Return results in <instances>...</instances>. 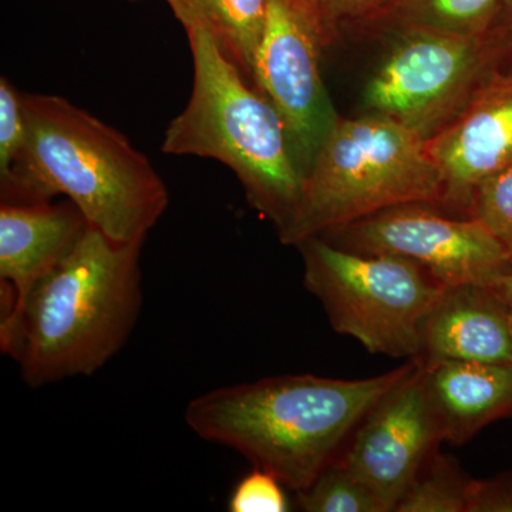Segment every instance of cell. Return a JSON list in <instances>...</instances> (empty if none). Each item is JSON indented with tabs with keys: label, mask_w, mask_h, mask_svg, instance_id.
<instances>
[{
	"label": "cell",
	"mask_w": 512,
	"mask_h": 512,
	"mask_svg": "<svg viewBox=\"0 0 512 512\" xmlns=\"http://www.w3.org/2000/svg\"><path fill=\"white\" fill-rule=\"evenodd\" d=\"M26 138L2 201L62 197L117 242H144L170 195L151 161L116 128L56 94L23 93Z\"/></svg>",
	"instance_id": "1"
},
{
	"label": "cell",
	"mask_w": 512,
	"mask_h": 512,
	"mask_svg": "<svg viewBox=\"0 0 512 512\" xmlns=\"http://www.w3.org/2000/svg\"><path fill=\"white\" fill-rule=\"evenodd\" d=\"M413 365L370 379L286 375L234 384L195 397L184 417L200 439L238 451L299 493L338 460L349 434Z\"/></svg>",
	"instance_id": "2"
},
{
	"label": "cell",
	"mask_w": 512,
	"mask_h": 512,
	"mask_svg": "<svg viewBox=\"0 0 512 512\" xmlns=\"http://www.w3.org/2000/svg\"><path fill=\"white\" fill-rule=\"evenodd\" d=\"M89 224L76 247L0 329V348L32 387L99 372L126 345L143 306L141 248Z\"/></svg>",
	"instance_id": "3"
},
{
	"label": "cell",
	"mask_w": 512,
	"mask_h": 512,
	"mask_svg": "<svg viewBox=\"0 0 512 512\" xmlns=\"http://www.w3.org/2000/svg\"><path fill=\"white\" fill-rule=\"evenodd\" d=\"M187 35L194 84L187 106L165 130L163 153L227 165L249 204L279 232L298 207L305 180L284 121L208 33Z\"/></svg>",
	"instance_id": "4"
},
{
	"label": "cell",
	"mask_w": 512,
	"mask_h": 512,
	"mask_svg": "<svg viewBox=\"0 0 512 512\" xmlns=\"http://www.w3.org/2000/svg\"><path fill=\"white\" fill-rule=\"evenodd\" d=\"M443 178L427 141L379 116L340 117L303 180L301 200L278 232L296 245L403 204H443Z\"/></svg>",
	"instance_id": "5"
},
{
	"label": "cell",
	"mask_w": 512,
	"mask_h": 512,
	"mask_svg": "<svg viewBox=\"0 0 512 512\" xmlns=\"http://www.w3.org/2000/svg\"><path fill=\"white\" fill-rule=\"evenodd\" d=\"M303 284L340 335L375 355L417 359L423 323L446 286L421 266L393 255L349 251L312 237L298 245Z\"/></svg>",
	"instance_id": "6"
},
{
	"label": "cell",
	"mask_w": 512,
	"mask_h": 512,
	"mask_svg": "<svg viewBox=\"0 0 512 512\" xmlns=\"http://www.w3.org/2000/svg\"><path fill=\"white\" fill-rule=\"evenodd\" d=\"M394 37L367 80L363 107L429 141L491 72L484 39L424 29L397 30Z\"/></svg>",
	"instance_id": "7"
},
{
	"label": "cell",
	"mask_w": 512,
	"mask_h": 512,
	"mask_svg": "<svg viewBox=\"0 0 512 512\" xmlns=\"http://www.w3.org/2000/svg\"><path fill=\"white\" fill-rule=\"evenodd\" d=\"M436 207L397 205L320 237L359 254L409 259L444 286L493 285L511 274L510 255L483 222L448 217Z\"/></svg>",
	"instance_id": "8"
},
{
	"label": "cell",
	"mask_w": 512,
	"mask_h": 512,
	"mask_svg": "<svg viewBox=\"0 0 512 512\" xmlns=\"http://www.w3.org/2000/svg\"><path fill=\"white\" fill-rule=\"evenodd\" d=\"M444 441L443 429L414 359L399 380L357 426L349 450L339 458L386 505L396 511L424 464Z\"/></svg>",
	"instance_id": "9"
},
{
	"label": "cell",
	"mask_w": 512,
	"mask_h": 512,
	"mask_svg": "<svg viewBox=\"0 0 512 512\" xmlns=\"http://www.w3.org/2000/svg\"><path fill=\"white\" fill-rule=\"evenodd\" d=\"M322 52L318 39L286 0H268L252 83L284 121L305 175L338 119L320 76Z\"/></svg>",
	"instance_id": "10"
},
{
	"label": "cell",
	"mask_w": 512,
	"mask_h": 512,
	"mask_svg": "<svg viewBox=\"0 0 512 512\" xmlns=\"http://www.w3.org/2000/svg\"><path fill=\"white\" fill-rule=\"evenodd\" d=\"M427 148L443 178L441 205L470 215L478 185L512 164V69L491 70Z\"/></svg>",
	"instance_id": "11"
},
{
	"label": "cell",
	"mask_w": 512,
	"mask_h": 512,
	"mask_svg": "<svg viewBox=\"0 0 512 512\" xmlns=\"http://www.w3.org/2000/svg\"><path fill=\"white\" fill-rule=\"evenodd\" d=\"M89 227L66 200L0 205V329L18 318L30 292L76 247Z\"/></svg>",
	"instance_id": "12"
},
{
	"label": "cell",
	"mask_w": 512,
	"mask_h": 512,
	"mask_svg": "<svg viewBox=\"0 0 512 512\" xmlns=\"http://www.w3.org/2000/svg\"><path fill=\"white\" fill-rule=\"evenodd\" d=\"M419 359L512 366L511 303L493 285L446 286L424 320Z\"/></svg>",
	"instance_id": "13"
},
{
	"label": "cell",
	"mask_w": 512,
	"mask_h": 512,
	"mask_svg": "<svg viewBox=\"0 0 512 512\" xmlns=\"http://www.w3.org/2000/svg\"><path fill=\"white\" fill-rule=\"evenodd\" d=\"M420 360L444 441L461 446L488 424L512 414V366Z\"/></svg>",
	"instance_id": "14"
},
{
	"label": "cell",
	"mask_w": 512,
	"mask_h": 512,
	"mask_svg": "<svg viewBox=\"0 0 512 512\" xmlns=\"http://www.w3.org/2000/svg\"><path fill=\"white\" fill-rule=\"evenodd\" d=\"M187 32L202 30L252 80L268 0H165Z\"/></svg>",
	"instance_id": "15"
},
{
	"label": "cell",
	"mask_w": 512,
	"mask_h": 512,
	"mask_svg": "<svg viewBox=\"0 0 512 512\" xmlns=\"http://www.w3.org/2000/svg\"><path fill=\"white\" fill-rule=\"evenodd\" d=\"M504 0H397L380 26L484 39Z\"/></svg>",
	"instance_id": "16"
},
{
	"label": "cell",
	"mask_w": 512,
	"mask_h": 512,
	"mask_svg": "<svg viewBox=\"0 0 512 512\" xmlns=\"http://www.w3.org/2000/svg\"><path fill=\"white\" fill-rule=\"evenodd\" d=\"M474 481L439 451L429 458L397 504V512H470Z\"/></svg>",
	"instance_id": "17"
},
{
	"label": "cell",
	"mask_w": 512,
	"mask_h": 512,
	"mask_svg": "<svg viewBox=\"0 0 512 512\" xmlns=\"http://www.w3.org/2000/svg\"><path fill=\"white\" fill-rule=\"evenodd\" d=\"M323 50L348 26H380L397 0H286Z\"/></svg>",
	"instance_id": "18"
},
{
	"label": "cell",
	"mask_w": 512,
	"mask_h": 512,
	"mask_svg": "<svg viewBox=\"0 0 512 512\" xmlns=\"http://www.w3.org/2000/svg\"><path fill=\"white\" fill-rule=\"evenodd\" d=\"M296 494L302 510L308 512H389L382 500L338 460Z\"/></svg>",
	"instance_id": "19"
},
{
	"label": "cell",
	"mask_w": 512,
	"mask_h": 512,
	"mask_svg": "<svg viewBox=\"0 0 512 512\" xmlns=\"http://www.w3.org/2000/svg\"><path fill=\"white\" fill-rule=\"evenodd\" d=\"M470 215L490 229L512 259V164L478 185Z\"/></svg>",
	"instance_id": "20"
},
{
	"label": "cell",
	"mask_w": 512,
	"mask_h": 512,
	"mask_svg": "<svg viewBox=\"0 0 512 512\" xmlns=\"http://www.w3.org/2000/svg\"><path fill=\"white\" fill-rule=\"evenodd\" d=\"M285 485L268 471L254 467V471L242 478L231 497V512H285L289 510L284 493Z\"/></svg>",
	"instance_id": "21"
},
{
	"label": "cell",
	"mask_w": 512,
	"mask_h": 512,
	"mask_svg": "<svg viewBox=\"0 0 512 512\" xmlns=\"http://www.w3.org/2000/svg\"><path fill=\"white\" fill-rule=\"evenodd\" d=\"M22 94L6 77L0 79V178L9 174L25 144Z\"/></svg>",
	"instance_id": "22"
},
{
	"label": "cell",
	"mask_w": 512,
	"mask_h": 512,
	"mask_svg": "<svg viewBox=\"0 0 512 512\" xmlns=\"http://www.w3.org/2000/svg\"><path fill=\"white\" fill-rule=\"evenodd\" d=\"M484 45L491 70L512 69V0H504Z\"/></svg>",
	"instance_id": "23"
},
{
	"label": "cell",
	"mask_w": 512,
	"mask_h": 512,
	"mask_svg": "<svg viewBox=\"0 0 512 512\" xmlns=\"http://www.w3.org/2000/svg\"><path fill=\"white\" fill-rule=\"evenodd\" d=\"M470 512H512V476L474 481Z\"/></svg>",
	"instance_id": "24"
},
{
	"label": "cell",
	"mask_w": 512,
	"mask_h": 512,
	"mask_svg": "<svg viewBox=\"0 0 512 512\" xmlns=\"http://www.w3.org/2000/svg\"><path fill=\"white\" fill-rule=\"evenodd\" d=\"M495 291L500 293L501 296L508 303H512V272L511 274L503 276V278L498 279L495 284H493Z\"/></svg>",
	"instance_id": "25"
},
{
	"label": "cell",
	"mask_w": 512,
	"mask_h": 512,
	"mask_svg": "<svg viewBox=\"0 0 512 512\" xmlns=\"http://www.w3.org/2000/svg\"><path fill=\"white\" fill-rule=\"evenodd\" d=\"M511 325H512V303H511Z\"/></svg>",
	"instance_id": "26"
}]
</instances>
